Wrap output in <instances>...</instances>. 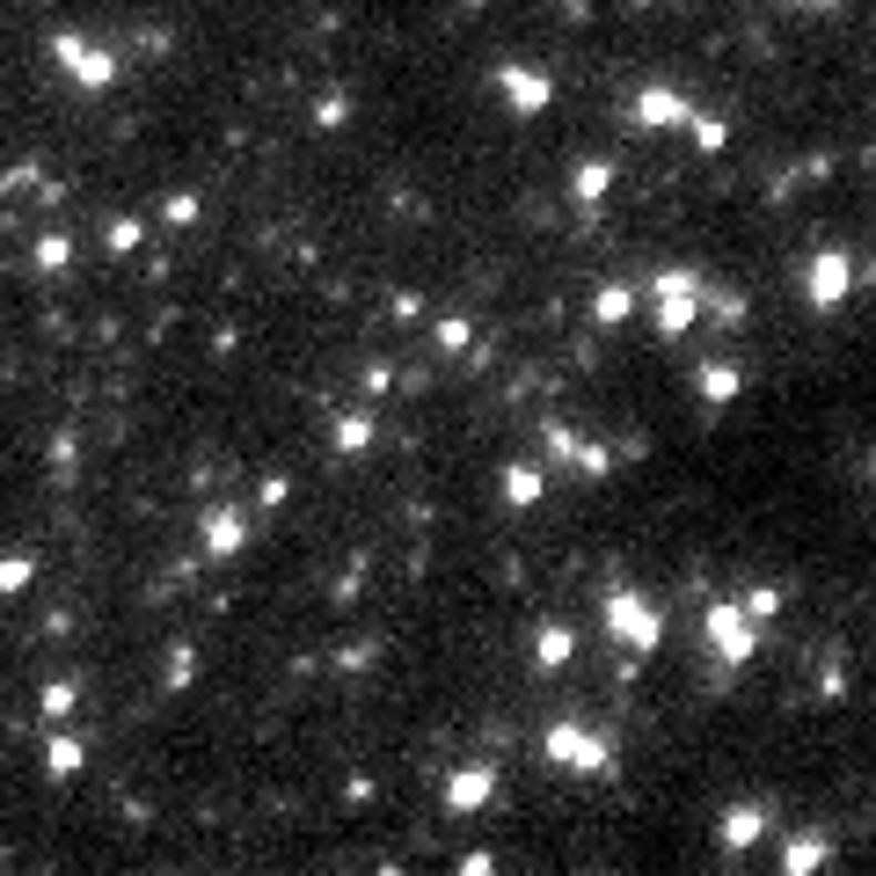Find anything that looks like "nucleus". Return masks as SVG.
<instances>
[{
	"label": "nucleus",
	"instance_id": "79ce46f5",
	"mask_svg": "<svg viewBox=\"0 0 876 876\" xmlns=\"http://www.w3.org/2000/svg\"><path fill=\"white\" fill-rule=\"evenodd\" d=\"M635 8H650V0H635Z\"/></svg>",
	"mask_w": 876,
	"mask_h": 876
},
{
	"label": "nucleus",
	"instance_id": "a19ab883",
	"mask_svg": "<svg viewBox=\"0 0 876 876\" xmlns=\"http://www.w3.org/2000/svg\"><path fill=\"white\" fill-rule=\"evenodd\" d=\"M796 8H847V0H796Z\"/></svg>",
	"mask_w": 876,
	"mask_h": 876
},
{
	"label": "nucleus",
	"instance_id": "5701e85b",
	"mask_svg": "<svg viewBox=\"0 0 876 876\" xmlns=\"http://www.w3.org/2000/svg\"><path fill=\"white\" fill-rule=\"evenodd\" d=\"M570 468H578L584 482H607V475H613V446H607V438H584V431H578V446H570Z\"/></svg>",
	"mask_w": 876,
	"mask_h": 876
},
{
	"label": "nucleus",
	"instance_id": "bb28decb",
	"mask_svg": "<svg viewBox=\"0 0 876 876\" xmlns=\"http://www.w3.org/2000/svg\"><path fill=\"white\" fill-rule=\"evenodd\" d=\"M737 607H745V621H753V629H767L774 613L788 607V592H782V584H753V592H737Z\"/></svg>",
	"mask_w": 876,
	"mask_h": 876
},
{
	"label": "nucleus",
	"instance_id": "423d86ee",
	"mask_svg": "<svg viewBox=\"0 0 876 876\" xmlns=\"http://www.w3.org/2000/svg\"><path fill=\"white\" fill-rule=\"evenodd\" d=\"M248 541H256V505H205L197 511V548H205V562L248 556Z\"/></svg>",
	"mask_w": 876,
	"mask_h": 876
},
{
	"label": "nucleus",
	"instance_id": "f3484780",
	"mask_svg": "<svg viewBox=\"0 0 876 876\" xmlns=\"http://www.w3.org/2000/svg\"><path fill=\"white\" fill-rule=\"evenodd\" d=\"M694 387H701V403H709V409H731L737 395H745V373H737L731 358H709V366L694 373Z\"/></svg>",
	"mask_w": 876,
	"mask_h": 876
},
{
	"label": "nucleus",
	"instance_id": "7ed1b4c3",
	"mask_svg": "<svg viewBox=\"0 0 876 876\" xmlns=\"http://www.w3.org/2000/svg\"><path fill=\"white\" fill-rule=\"evenodd\" d=\"M541 753H548V767H570V774H613L621 767V753H613V737L607 731H592V723H548V737H541Z\"/></svg>",
	"mask_w": 876,
	"mask_h": 876
},
{
	"label": "nucleus",
	"instance_id": "f8f14e48",
	"mask_svg": "<svg viewBox=\"0 0 876 876\" xmlns=\"http://www.w3.org/2000/svg\"><path fill=\"white\" fill-rule=\"evenodd\" d=\"M613 183H621V161H613V154L578 161V169H570V205H578V212H599L613 197Z\"/></svg>",
	"mask_w": 876,
	"mask_h": 876
},
{
	"label": "nucleus",
	"instance_id": "4468645a",
	"mask_svg": "<svg viewBox=\"0 0 876 876\" xmlns=\"http://www.w3.org/2000/svg\"><path fill=\"white\" fill-rule=\"evenodd\" d=\"M81 767H88V737L67 731V723H52V737H44V774L67 788V782H81Z\"/></svg>",
	"mask_w": 876,
	"mask_h": 876
},
{
	"label": "nucleus",
	"instance_id": "a878e982",
	"mask_svg": "<svg viewBox=\"0 0 876 876\" xmlns=\"http://www.w3.org/2000/svg\"><path fill=\"white\" fill-rule=\"evenodd\" d=\"M73 709H81V680H52L44 694H37V716L44 723H67Z\"/></svg>",
	"mask_w": 876,
	"mask_h": 876
},
{
	"label": "nucleus",
	"instance_id": "e433bc0d",
	"mask_svg": "<svg viewBox=\"0 0 876 876\" xmlns=\"http://www.w3.org/2000/svg\"><path fill=\"white\" fill-rule=\"evenodd\" d=\"M387 315H395V322H424V293H395V299H387Z\"/></svg>",
	"mask_w": 876,
	"mask_h": 876
},
{
	"label": "nucleus",
	"instance_id": "39448f33",
	"mask_svg": "<svg viewBox=\"0 0 876 876\" xmlns=\"http://www.w3.org/2000/svg\"><path fill=\"white\" fill-rule=\"evenodd\" d=\"M701 635H709V650H716V672H745L760 658V629L745 621V607H737V599H709Z\"/></svg>",
	"mask_w": 876,
	"mask_h": 876
},
{
	"label": "nucleus",
	"instance_id": "4c0bfd02",
	"mask_svg": "<svg viewBox=\"0 0 876 876\" xmlns=\"http://www.w3.org/2000/svg\"><path fill=\"white\" fill-rule=\"evenodd\" d=\"M818 694H825V701H841V694H847V672H841V665H825V672H818Z\"/></svg>",
	"mask_w": 876,
	"mask_h": 876
},
{
	"label": "nucleus",
	"instance_id": "20e7f679",
	"mask_svg": "<svg viewBox=\"0 0 876 876\" xmlns=\"http://www.w3.org/2000/svg\"><path fill=\"white\" fill-rule=\"evenodd\" d=\"M52 59H59V73H67L81 95L118 88V52H110V44H95L88 30H52Z\"/></svg>",
	"mask_w": 876,
	"mask_h": 876
},
{
	"label": "nucleus",
	"instance_id": "ea45409f",
	"mask_svg": "<svg viewBox=\"0 0 876 876\" xmlns=\"http://www.w3.org/2000/svg\"><path fill=\"white\" fill-rule=\"evenodd\" d=\"M562 8H570V22H584V8H592V0H562Z\"/></svg>",
	"mask_w": 876,
	"mask_h": 876
},
{
	"label": "nucleus",
	"instance_id": "cd10ccee",
	"mask_svg": "<svg viewBox=\"0 0 876 876\" xmlns=\"http://www.w3.org/2000/svg\"><path fill=\"white\" fill-rule=\"evenodd\" d=\"M431 344H438V350H468V344H475V315H460V307H446V315L431 322Z\"/></svg>",
	"mask_w": 876,
	"mask_h": 876
},
{
	"label": "nucleus",
	"instance_id": "72a5a7b5",
	"mask_svg": "<svg viewBox=\"0 0 876 876\" xmlns=\"http://www.w3.org/2000/svg\"><path fill=\"white\" fill-rule=\"evenodd\" d=\"M285 497H293V482H285V475H263V482H256V511H278Z\"/></svg>",
	"mask_w": 876,
	"mask_h": 876
},
{
	"label": "nucleus",
	"instance_id": "c85d7f7f",
	"mask_svg": "<svg viewBox=\"0 0 876 876\" xmlns=\"http://www.w3.org/2000/svg\"><path fill=\"white\" fill-rule=\"evenodd\" d=\"M570 446H578V431L548 417V424H541V460H548V468H570Z\"/></svg>",
	"mask_w": 876,
	"mask_h": 876
},
{
	"label": "nucleus",
	"instance_id": "f704fd0d",
	"mask_svg": "<svg viewBox=\"0 0 876 876\" xmlns=\"http://www.w3.org/2000/svg\"><path fill=\"white\" fill-rule=\"evenodd\" d=\"M387 387H395V366H366L358 373V395H366V403H380Z\"/></svg>",
	"mask_w": 876,
	"mask_h": 876
},
{
	"label": "nucleus",
	"instance_id": "f257e3e1",
	"mask_svg": "<svg viewBox=\"0 0 876 876\" xmlns=\"http://www.w3.org/2000/svg\"><path fill=\"white\" fill-rule=\"evenodd\" d=\"M599 621H607L613 643L629 650V665H643L650 650L665 643V613H658V599H650V592H635V584H613V592H607V613H599Z\"/></svg>",
	"mask_w": 876,
	"mask_h": 876
},
{
	"label": "nucleus",
	"instance_id": "c756f323",
	"mask_svg": "<svg viewBox=\"0 0 876 876\" xmlns=\"http://www.w3.org/2000/svg\"><path fill=\"white\" fill-rule=\"evenodd\" d=\"M161 680H169V694H183L197 680V643H169V672Z\"/></svg>",
	"mask_w": 876,
	"mask_h": 876
},
{
	"label": "nucleus",
	"instance_id": "c9c22d12",
	"mask_svg": "<svg viewBox=\"0 0 876 876\" xmlns=\"http://www.w3.org/2000/svg\"><path fill=\"white\" fill-rule=\"evenodd\" d=\"M373 658H380V635H366V643H350L344 658H336V665H344V672H358V665H373Z\"/></svg>",
	"mask_w": 876,
	"mask_h": 876
},
{
	"label": "nucleus",
	"instance_id": "ddd939ff",
	"mask_svg": "<svg viewBox=\"0 0 876 876\" xmlns=\"http://www.w3.org/2000/svg\"><path fill=\"white\" fill-rule=\"evenodd\" d=\"M774 862H782V876H811L833 862V833H818V825H804V833H788L782 847H774Z\"/></svg>",
	"mask_w": 876,
	"mask_h": 876
},
{
	"label": "nucleus",
	"instance_id": "6ab92c4d",
	"mask_svg": "<svg viewBox=\"0 0 876 876\" xmlns=\"http://www.w3.org/2000/svg\"><path fill=\"white\" fill-rule=\"evenodd\" d=\"M635 315V285H621V278H607L592 293V329H621V322Z\"/></svg>",
	"mask_w": 876,
	"mask_h": 876
},
{
	"label": "nucleus",
	"instance_id": "dca6fc26",
	"mask_svg": "<svg viewBox=\"0 0 876 876\" xmlns=\"http://www.w3.org/2000/svg\"><path fill=\"white\" fill-rule=\"evenodd\" d=\"M694 299H701V315L723 322V329H737V322L753 315V299L737 293V285H716V278H701V285H694Z\"/></svg>",
	"mask_w": 876,
	"mask_h": 876
},
{
	"label": "nucleus",
	"instance_id": "2eb2a0df",
	"mask_svg": "<svg viewBox=\"0 0 876 876\" xmlns=\"http://www.w3.org/2000/svg\"><path fill=\"white\" fill-rule=\"evenodd\" d=\"M497 490H505L511 511L541 505V497H548V468H541V460H505V468H497Z\"/></svg>",
	"mask_w": 876,
	"mask_h": 876
},
{
	"label": "nucleus",
	"instance_id": "1a4fd4ad",
	"mask_svg": "<svg viewBox=\"0 0 876 876\" xmlns=\"http://www.w3.org/2000/svg\"><path fill=\"white\" fill-rule=\"evenodd\" d=\"M686 118H694V103H686L672 81H643V88H635V103H629L635 132H680Z\"/></svg>",
	"mask_w": 876,
	"mask_h": 876
},
{
	"label": "nucleus",
	"instance_id": "a211bd4d",
	"mask_svg": "<svg viewBox=\"0 0 876 876\" xmlns=\"http://www.w3.org/2000/svg\"><path fill=\"white\" fill-rule=\"evenodd\" d=\"M570 658H578V635H570V621H541V629H533V665H541V672H562Z\"/></svg>",
	"mask_w": 876,
	"mask_h": 876
},
{
	"label": "nucleus",
	"instance_id": "473e14b6",
	"mask_svg": "<svg viewBox=\"0 0 876 876\" xmlns=\"http://www.w3.org/2000/svg\"><path fill=\"white\" fill-rule=\"evenodd\" d=\"M37 161H16V169H0V197H16V191H37Z\"/></svg>",
	"mask_w": 876,
	"mask_h": 876
},
{
	"label": "nucleus",
	"instance_id": "0eeeda50",
	"mask_svg": "<svg viewBox=\"0 0 876 876\" xmlns=\"http://www.w3.org/2000/svg\"><path fill=\"white\" fill-rule=\"evenodd\" d=\"M855 285H862V263L847 256V248H818V256H811V271H804V293H811V307H818V315H841Z\"/></svg>",
	"mask_w": 876,
	"mask_h": 876
},
{
	"label": "nucleus",
	"instance_id": "58836bf2",
	"mask_svg": "<svg viewBox=\"0 0 876 876\" xmlns=\"http://www.w3.org/2000/svg\"><path fill=\"white\" fill-rule=\"evenodd\" d=\"M52 468H59V475L73 468V431H59V438H52Z\"/></svg>",
	"mask_w": 876,
	"mask_h": 876
},
{
	"label": "nucleus",
	"instance_id": "2f4dec72",
	"mask_svg": "<svg viewBox=\"0 0 876 876\" xmlns=\"http://www.w3.org/2000/svg\"><path fill=\"white\" fill-rule=\"evenodd\" d=\"M307 118H315V132H336V124L350 118V95H315V110H307Z\"/></svg>",
	"mask_w": 876,
	"mask_h": 876
},
{
	"label": "nucleus",
	"instance_id": "b1692460",
	"mask_svg": "<svg viewBox=\"0 0 876 876\" xmlns=\"http://www.w3.org/2000/svg\"><path fill=\"white\" fill-rule=\"evenodd\" d=\"M37 584V556L30 548H8V556H0V599H22Z\"/></svg>",
	"mask_w": 876,
	"mask_h": 876
},
{
	"label": "nucleus",
	"instance_id": "9b49d317",
	"mask_svg": "<svg viewBox=\"0 0 876 876\" xmlns=\"http://www.w3.org/2000/svg\"><path fill=\"white\" fill-rule=\"evenodd\" d=\"M767 825H774V811H767V804H731V811L716 818V847L737 862L745 847H760V841H767Z\"/></svg>",
	"mask_w": 876,
	"mask_h": 876
},
{
	"label": "nucleus",
	"instance_id": "393cba45",
	"mask_svg": "<svg viewBox=\"0 0 876 876\" xmlns=\"http://www.w3.org/2000/svg\"><path fill=\"white\" fill-rule=\"evenodd\" d=\"M73 263V234H37L30 242V271H44V278H59Z\"/></svg>",
	"mask_w": 876,
	"mask_h": 876
},
{
	"label": "nucleus",
	"instance_id": "6e6552de",
	"mask_svg": "<svg viewBox=\"0 0 876 876\" xmlns=\"http://www.w3.org/2000/svg\"><path fill=\"white\" fill-rule=\"evenodd\" d=\"M490 88L505 95L511 110H519V118H541V110L556 103V73H548V67H533V59H505V67L490 73Z\"/></svg>",
	"mask_w": 876,
	"mask_h": 876
},
{
	"label": "nucleus",
	"instance_id": "4be33fe9",
	"mask_svg": "<svg viewBox=\"0 0 876 876\" xmlns=\"http://www.w3.org/2000/svg\"><path fill=\"white\" fill-rule=\"evenodd\" d=\"M680 132L694 140V154H723V146H731V118H716V110H694Z\"/></svg>",
	"mask_w": 876,
	"mask_h": 876
},
{
	"label": "nucleus",
	"instance_id": "412c9836",
	"mask_svg": "<svg viewBox=\"0 0 876 876\" xmlns=\"http://www.w3.org/2000/svg\"><path fill=\"white\" fill-rule=\"evenodd\" d=\"M103 248H110L118 263H132V256L146 248V220H140V212H118V220L103 227Z\"/></svg>",
	"mask_w": 876,
	"mask_h": 876
},
{
	"label": "nucleus",
	"instance_id": "f03ea898",
	"mask_svg": "<svg viewBox=\"0 0 876 876\" xmlns=\"http://www.w3.org/2000/svg\"><path fill=\"white\" fill-rule=\"evenodd\" d=\"M694 285H701V271H694V263H658V271H650L643 299H650V329H658V336H686V329L701 322Z\"/></svg>",
	"mask_w": 876,
	"mask_h": 876
},
{
	"label": "nucleus",
	"instance_id": "7c9ffc66",
	"mask_svg": "<svg viewBox=\"0 0 876 876\" xmlns=\"http://www.w3.org/2000/svg\"><path fill=\"white\" fill-rule=\"evenodd\" d=\"M197 212H205V197H197V191L161 197V220H169V227H197Z\"/></svg>",
	"mask_w": 876,
	"mask_h": 876
},
{
	"label": "nucleus",
	"instance_id": "9d476101",
	"mask_svg": "<svg viewBox=\"0 0 876 876\" xmlns=\"http://www.w3.org/2000/svg\"><path fill=\"white\" fill-rule=\"evenodd\" d=\"M438 788H446V811H460V818H468V811H490L497 804V767L475 760V767H454Z\"/></svg>",
	"mask_w": 876,
	"mask_h": 876
},
{
	"label": "nucleus",
	"instance_id": "aec40b11",
	"mask_svg": "<svg viewBox=\"0 0 876 876\" xmlns=\"http://www.w3.org/2000/svg\"><path fill=\"white\" fill-rule=\"evenodd\" d=\"M373 438H380V424H373L366 409H344V417L329 424V446H336V454H373Z\"/></svg>",
	"mask_w": 876,
	"mask_h": 876
}]
</instances>
